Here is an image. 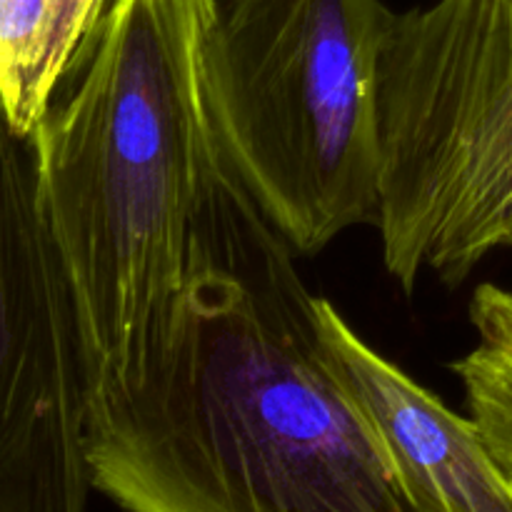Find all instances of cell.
Masks as SVG:
<instances>
[{"instance_id": "4", "label": "cell", "mask_w": 512, "mask_h": 512, "mask_svg": "<svg viewBox=\"0 0 512 512\" xmlns=\"http://www.w3.org/2000/svg\"><path fill=\"white\" fill-rule=\"evenodd\" d=\"M390 278L463 285L512 250V0L395 13L380 63V208Z\"/></svg>"}, {"instance_id": "5", "label": "cell", "mask_w": 512, "mask_h": 512, "mask_svg": "<svg viewBox=\"0 0 512 512\" xmlns=\"http://www.w3.org/2000/svg\"><path fill=\"white\" fill-rule=\"evenodd\" d=\"M88 408L83 333L33 133L0 100V512H88Z\"/></svg>"}, {"instance_id": "6", "label": "cell", "mask_w": 512, "mask_h": 512, "mask_svg": "<svg viewBox=\"0 0 512 512\" xmlns=\"http://www.w3.org/2000/svg\"><path fill=\"white\" fill-rule=\"evenodd\" d=\"M315 325L335 380L378 440L418 512H512V475L475 420L373 348L328 298L315 295Z\"/></svg>"}, {"instance_id": "3", "label": "cell", "mask_w": 512, "mask_h": 512, "mask_svg": "<svg viewBox=\"0 0 512 512\" xmlns=\"http://www.w3.org/2000/svg\"><path fill=\"white\" fill-rule=\"evenodd\" d=\"M385 0H223L205 83L220 145L303 258L380 208Z\"/></svg>"}, {"instance_id": "2", "label": "cell", "mask_w": 512, "mask_h": 512, "mask_svg": "<svg viewBox=\"0 0 512 512\" xmlns=\"http://www.w3.org/2000/svg\"><path fill=\"white\" fill-rule=\"evenodd\" d=\"M223 0H108L33 130L90 405L143 375L183 288L220 140L208 105Z\"/></svg>"}, {"instance_id": "1", "label": "cell", "mask_w": 512, "mask_h": 512, "mask_svg": "<svg viewBox=\"0 0 512 512\" xmlns=\"http://www.w3.org/2000/svg\"><path fill=\"white\" fill-rule=\"evenodd\" d=\"M295 258L220 145L143 375L88 408L115 510L418 512L325 360Z\"/></svg>"}, {"instance_id": "7", "label": "cell", "mask_w": 512, "mask_h": 512, "mask_svg": "<svg viewBox=\"0 0 512 512\" xmlns=\"http://www.w3.org/2000/svg\"><path fill=\"white\" fill-rule=\"evenodd\" d=\"M108 0H0V100L33 133Z\"/></svg>"}, {"instance_id": "8", "label": "cell", "mask_w": 512, "mask_h": 512, "mask_svg": "<svg viewBox=\"0 0 512 512\" xmlns=\"http://www.w3.org/2000/svg\"><path fill=\"white\" fill-rule=\"evenodd\" d=\"M468 318L475 343L450 370L463 385L468 415L512 475V288L480 283Z\"/></svg>"}]
</instances>
